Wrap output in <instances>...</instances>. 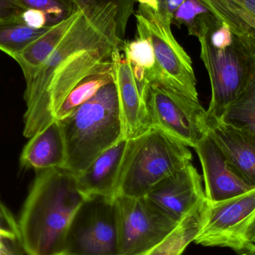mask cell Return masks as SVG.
<instances>
[{
    "label": "cell",
    "mask_w": 255,
    "mask_h": 255,
    "mask_svg": "<svg viewBox=\"0 0 255 255\" xmlns=\"http://www.w3.org/2000/svg\"><path fill=\"white\" fill-rule=\"evenodd\" d=\"M126 41L93 25L79 10L56 49L26 85L24 136L31 138L53 122L72 90L88 75L115 61Z\"/></svg>",
    "instance_id": "6da1fadb"
},
{
    "label": "cell",
    "mask_w": 255,
    "mask_h": 255,
    "mask_svg": "<svg viewBox=\"0 0 255 255\" xmlns=\"http://www.w3.org/2000/svg\"><path fill=\"white\" fill-rule=\"evenodd\" d=\"M86 199L76 174L64 168L39 170L18 226L27 255H63L72 223Z\"/></svg>",
    "instance_id": "7a4b0ae2"
},
{
    "label": "cell",
    "mask_w": 255,
    "mask_h": 255,
    "mask_svg": "<svg viewBox=\"0 0 255 255\" xmlns=\"http://www.w3.org/2000/svg\"><path fill=\"white\" fill-rule=\"evenodd\" d=\"M208 71L211 99L208 123L223 121L255 78V57L226 24L216 19L198 37Z\"/></svg>",
    "instance_id": "3957f363"
},
{
    "label": "cell",
    "mask_w": 255,
    "mask_h": 255,
    "mask_svg": "<svg viewBox=\"0 0 255 255\" xmlns=\"http://www.w3.org/2000/svg\"><path fill=\"white\" fill-rule=\"evenodd\" d=\"M58 121L66 147L63 168L77 175L102 153L124 139L115 80Z\"/></svg>",
    "instance_id": "277c9868"
},
{
    "label": "cell",
    "mask_w": 255,
    "mask_h": 255,
    "mask_svg": "<svg viewBox=\"0 0 255 255\" xmlns=\"http://www.w3.org/2000/svg\"><path fill=\"white\" fill-rule=\"evenodd\" d=\"M189 147L157 127L128 139L117 187V197L141 198L179 169L192 163Z\"/></svg>",
    "instance_id": "5b68a950"
},
{
    "label": "cell",
    "mask_w": 255,
    "mask_h": 255,
    "mask_svg": "<svg viewBox=\"0 0 255 255\" xmlns=\"http://www.w3.org/2000/svg\"><path fill=\"white\" fill-rule=\"evenodd\" d=\"M134 15L136 35L149 40L155 56V66L146 73L148 83L160 81L199 100L191 58L174 37L172 24L163 20L157 10L142 4H139Z\"/></svg>",
    "instance_id": "8992f818"
},
{
    "label": "cell",
    "mask_w": 255,
    "mask_h": 255,
    "mask_svg": "<svg viewBox=\"0 0 255 255\" xmlns=\"http://www.w3.org/2000/svg\"><path fill=\"white\" fill-rule=\"evenodd\" d=\"M145 102L150 127L158 128L196 148L208 129L207 111L199 103L158 80L147 85Z\"/></svg>",
    "instance_id": "52a82bcc"
},
{
    "label": "cell",
    "mask_w": 255,
    "mask_h": 255,
    "mask_svg": "<svg viewBox=\"0 0 255 255\" xmlns=\"http://www.w3.org/2000/svg\"><path fill=\"white\" fill-rule=\"evenodd\" d=\"M63 255H120L116 198L85 201L70 226Z\"/></svg>",
    "instance_id": "ba28073f"
},
{
    "label": "cell",
    "mask_w": 255,
    "mask_h": 255,
    "mask_svg": "<svg viewBox=\"0 0 255 255\" xmlns=\"http://www.w3.org/2000/svg\"><path fill=\"white\" fill-rule=\"evenodd\" d=\"M120 255H145L160 245L180 223L146 198L116 197Z\"/></svg>",
    "instance_id": "9c48e42d"
},
{
    "label": "cell",
    "mask_w": 255,
    "mask_h": 255,
    "mask_svg": "<svg viewBox=\"0 0 255 255\" xmlns=\"http://www.w3.org/2000/svg\"><path fill=\"white\" fill-rule=\"evenodd\" d=\"M255 217V187L217 203L207 201L202 226L194 242L210 247H226L241 253L253 244L246 232Z\"/></svg>",
    "instance_id": "30bf717a"
},
{
    "label": "cell",
    "mask_w": 255,
    "mask_h": 255,
    "mask_svg": "<svg viewBox=\"0 0 255 255\" xmlns=\"http://www.w3.org/2000/svg\"><path fill=\"white\" fill-rule=\"evenodd\" d=\"M202 177L190 163L159 183L145 196L176 223L199 211L206 203Z\"/></svg>",
    "instance_id": "8fae6325"
},
{
    "label": "cell",
    "mask_w": 255,
    "mask_h": 255,
    "mask_svg": "<svg viewBox=\"0 0 255 255\" xmlns=\"http://www.w3.org/2000/svg\"><path fill=\"white\" fill-rule=\"evenodd\" d=\"M195 150L202 165L205 196L209 203L223 202L255 188L237 173L208 129Z\"/></svg>",
    "instance_id": "7c38bea8"
},
{
    "label": "cell",
    "mask_w": 255,
    "mask_h": 255,
    "mask_svg": "<svg viewBox=\"0 0 255 255\" xmlns=\"http://www.w3.org/2000/svg\"><path fill=\"white\" fill-rule=\"evenodd\" d=\"M115 68L124 138L131 139L150 127L145 98L123 51L117 54Z\"/></svg>",
    "instance_id": "4fadbf2b"
},
{
    "label": "cell",
    "mask_w": 255,
    "mask_h": 255,
    "mask_svg": "<svg viewBox=\"0 0 255 255\" xmlns=\"http://www.w3.org/2000/svg\"><path fill=\"white\" fill-rule=\"evenodd\" d=\"M208 131L237 173L255 187V134L227 121L208 123Z\"/></svg>",
    "instance_id": "5bb4252c"
},
{
    "label": "cell",
    "mask_w": 255,
    "mask_h": 255,
    "mask_svg": "<svg viewBox=\"0 0 255 255\" xmlns=\"http://www.w3.org/2000/svg\"><path fill=\"white\" fill-rule=\"evenodd\" d=\"M127 145L128 139H121L76 175L78 188L86 200L94 197H117L118 179Z\"/></svg>",
    "instance_id": "9a60e30c"
},
{
    "label": "cell",
    "mask_w": 255,
    "mask_h": 255,
    "mask_svg": "<svg viewBox=\"0 0 255 255\" xmlns=\"http://www.w3.org/2000/svg\"><path fill=\"white\" fill-rule=\"evenodd\" d=\"M65 161V142L58 121H54L31 136L20 156L22 166L37 171L63 168Z\"/></svg>",
    "instance_id": "2e32d148"
},
{
    "label": "cell",
    "mask_w": 255,
    "mask_h": 255,
    "mask_svg": "<svg viewBox=\"0 0 255 255\" xmlns=\"http://www.w3.org/2000/svg\"><path fill=\"white\" fill-rule=\"evenodd\" d=\"M94 26L125 42L128 22L134 14V0H73Z\"/></svg>",
    "instance_id": "e0dca14e"
},
{
    "label": "cell",
    "mask_w": 255,
    "mask_h": 255,
    "mask_svg": "<svg viewBox=\"0 0 255 255\" xmlns=\"http://www.w3.org/2000/svg\"><path fill=\"white\" fill-rule=\"evenodd\" d=\"M255 57V0H202Z\"/></svg>",
    "instance_id": "ac0fdd59"
},
{
    "label": "cell",
    "mask_w": 255,
    "mask_h": 255,
    "mask_svg": "<svg viewBox=\"0 0 255 255\" xmlns=\"http://www.w3.org/2000/svg\"><path fill=\"white\" fill-rule=\"evenodd\" d=\"M77 11L68 19L49 28L13 59L22 69L27 84L34 79L39 69L54 52L77 16Z\"/></svg>",
    "instance_id": "d6986e66"
},
{
    "label": "cell",
    "mask_w": 255,
    "mask_h": 255,
    "mask_svg": "<svg viewBox=\"0 0 255 255\" xmlns=\"http://www.w3.org/2000/svg\"><path fill=\"white\" fill-rule=\"evenodd\" d=\"M115 61L106 64L84 78L58 108L54 116L55 121H61L67 118L75 109L91 100L103 87L114 82L115 80Z\"/></svg>",
    "instance_id": "ffe728a7"
},
{
    "label": "cell",
    "mask_w": 255,
    "mask_h": 255,
    "mask_svg": "<svg viewBox=\"0 0 255 255\" xmlns=\"http://www.w3.org/2000/svg\"><path fill=\"white\" fill-rule=\"evenodd\" d=\"M49 28L30 25L22 17V15L13 19L1 21L0 50L14 58Z\"/></svg>",
    "instance_id": "44dd1931"
},
{
    "label": "cell",
    "mask_w": 255,
    "mask_h": 255,
    "mask_svg": "<svg viewBox=\"0 0 255 255\" xmlns=\"http://www.w3.org/2000/svg\"><path fill=\"white\" fill-rule=\"evenodd\" d=\"M217 19L202 0H186L175 10L172 24L178 27L184 25L189 34L199 37Z\"/></svg>",
    "instance_id": "7402d4cb"
},
{
    "label": "cell",
    "mask_w": 255,
    "mask_h": 255,
    "mask_svg": "<svg viewBox=\"0 0 255 255\" xmlns=\"http://www.w3.org/2000/svg\"><path fill=\"white\" fill-rule=\"evenodd\" d=\"M26 10L38 12L46 18V26L60 23L78 10L73 0H17Z\"/></svg>",
    "instance_id": "603a6c76"
},
{
    "label": "cell",
    "mask_w": 255,
    "mask_h": 255,
    "mask_svg": "<svg viewBox=\"0 0 255 255\" xmlns=\"http://www.w3.org/2000/svg\"><path fill=\"white\" fill-rule=\"evenodd\" d=\"M223 120L246 128L255 134V78L245 92L231 106Z\"/></svg>",
    "instance_id": "cb8c5ba5"
},
{
    "label": "cell",
    "mask_w": 255,
    "mask_h": 255,
    "mask_svg": "<svg viewBox=\"0 0 255 255\" xmlns=\"http://www.w3.org/2000/svg\"><path fill=\"white\" fill-rule=\"evenodd\" d=\"M123 52L129 62L133 65L148 72L155 66L154 49L149 40L145 37L136 36L132 41H126Z\"/></svg>",
    "instance_id": "d4e9b609"
},
{
    "label": "cell",
    "mask_w": 255,
    "mask_h": 255,
    "mask_svg": "<svg viewBox=\"0 0 255 255\" xmlns=\"http://www.w3.org/2000/svg\"><path fill=\"white\" fill-rule=\"evenodd\" d=\"M0 232L10 239L18 240L20 242L17 222L9 210L0 202Z\"/></svg>",
    "instance_id": "484cf974"
},
{
    "label": "cell",
    "mask_w": 255,
    "mask_h": 255,
    "mask_svg": "<svg viewBox=\"0 0 255 255\" xmlns=\"http://www.w3.org/2000/svg\"><path fill=\"white\" fill-rule=\"evenodd\" d=\"M25 11L17 0H0V22L22 16Z\"/></svg>",
    "instance_id": "4316f807"
},
{
    "label": "cell",
    "mask_w": 255,
    "mask_h": 255,
    "mask_svg": "<svg viewBox=\"0 0 255 255\" xmlns=\"http://www.w3.org/2000/svg\"><path fill=\"white\" fill-rule=\"evenodd\" d=\"M185 1L186 0H158L157 12L163 20L172 24V18L174 13Z\"/></svg>",
    "instance_id": "83f0119b"
},
{
    "label": "cell",
    "mask_w": 255,
    "mask_h": 255,
    "mask_svg": "<svg viewBox=\"0 0 255 255\" xmlns=\"http://www.w3.org/2000/svg\"><path fill=\"white\" fill-rule=\"evenodd\" d=\"M23 249L18 240L4 238L0 247V255H23Z\"/></svg>",
    "instance_id": "f1b7e54d"
},
{
    "label": "cell",
    "mask_w": 255,
    "mask_h": 255,
    "mask_svg": "<svg viewBox=\"0 0 255 255\" xmlns=\"http://www.w3.org/2000/svg\"><path fill=\"white\" fill-rule=\"evenodd\" d=\"M245 237L247 241L255 244V217L249 226L246 232Z\"/></svg>",
    "instance_id": "f546056e"
},
{
    "label": "cell",
    "mask_w": 255,
    "mask_h": 255,
    "mask_svg": "<svg viewBox=\"0 0 255 255\" xmlns=\"http://www.w3.org/2000/svg\"><path fill=\"white\" fill-rule=\"evenodd\" d=\"M134 1H137L139 4L148 6L154 10H157L158 9V0H134Z\"/></svg>",
    "instance_id": "4dcf8cb0"
},
{
    "label": "cell",
    "mask_w": 255,
    "mask_h": 255,
    "mask_svg": "<svg viewBox=\"0 0 255 255\" xmlns=\"http://www.w3.org/2000/svg\"><path fill=\"white\" fill-rule=\"evenodd\" d=\"M240 255H255V244H253L247 250L240 253Z\"/></svg>",
    "instance_id": "1f68e13d"
},
{
    "label": "cell",
    "mask_w": 255,
    "mask_h": 255,
    "mask_svg": "<svg viewBox=\"0 0 255 255\" xmlns=\"http://www.w3.org/2000/svg\"><path fill=\"white\" fill-rule=\"evenodd\" d=\"M7 238V237L4 236V235H3L2 233H1V232H0V247H1V245H2V240L3 238Z\"/></svg>",
    "instance_id": "d6a6232c"
}]
</instances>
